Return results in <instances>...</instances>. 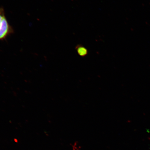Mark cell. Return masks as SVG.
<instances>
[{
	"label": "cell",
	"instance_id": "1",
	"mask_svg": "<svg viewBox=\"0 0 150 150\" xmlns=\"http://www.w3.org/2000/svg\"><path fill=\"white\" fill-rule=\"evenodd\" d=\"M13 33L14 30L7 20L4 9L0 7V40H5Z\"/></svg>",
	"mask_w": 150,
	"mask_h": 150
},
{
	"label": "cell",
	"instance_id": "2",
	"mask_svg": "<svg viewBox=\"0 0 150 150\" xmlns=\"http://www.w3.org/2000/svg\"><path fill=\"white\" fill-rule=\"evenodd\" d=\"M76 49L78 54L81 57H84L87 55V49L81 45H78L76 47Z\"/></svg>",
	"mask_w": 150,
	"mask_h": 150
}]
</instances>
